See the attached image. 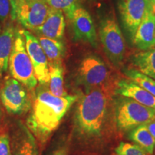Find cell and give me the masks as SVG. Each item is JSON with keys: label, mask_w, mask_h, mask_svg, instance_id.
<instances>
[{"label": "cell", "mask_w": 155, "mask_h": 155, "mask_svg": "<svg viewBox=\"0 0 155 155\" xmlns=\"http://www.w3.org/2000/svg\"><path fill=\"white\" fill-rule=\"evenodd\" d=\"M116 81L96 87L78 97L75 114V128L77 134L85 139L101 136L111 103L115 96Z\"/></svg>", "instance_id": "6da1fadb"}, {"label": "cell", "mask_w": 155, "mask_h": 155, "mask_svg": "<svg viewBox=\"0 0 155 155\" xmlns=\"http://www.w3.org/2000/svg\"><path fill=\"white\" fill-rule=\"evenodd\" d=\"M78 98L76 95L53 96L45 85H40L38 88L32 99L27 126L39 143L45 144Z\"/></svg>", "instance_id": "7a4b0ae2"}, {"label": "cell", "mask_w": 155, "mask_h": 155, "mask_svg": "<svg viewBox=\"0 0 155 155\" xmlns=\"http://www.w3.org/2000/svg\"><path fill=\"white\" fill-rule=\"evenodd\" d=\"M114 118L119 131L127 132L147 124L155 116V109L131 98L119 96L113 98Z\"/></svg>", "instance_id": "3957f363"}, {"label": "cell", "mask_w": 155, "mask_h": 155, "mask_svg": "<svg viewBox=\"0 0 155 155\" xmlns=\"http://www.w3.org/2000/svg\"><path fill=\"white\" fill-rule=\"evenodd\" d=\"M8 69L13 78L33 91L38 85L32 62L29 57L22 30L16 31L14 43L9 56Z\"/></svg>", "instance_id": "277c9868"}, {"label": "cell", "mask_w": 155, "mask_h": 155, "mask_svg": "<svg viewBox=\"0 0 155 155\" xmlns=\"http://www.w3.org/2000/svg\"><path fill=\"white\" fill-rule=\"evenodd\" d=\"M99 37L104 52L115 66H119L126 54L125 40L114 17H107L101 21Z\"/></svg>", "instance_id": "5b68a950"}, {"label": "cell", "mask_w": 155, "mask_h": 155, "mask_svg": "<svg viewBox=\"0 0 155 155\" xmlns=\"http://www.w3.org/2000/svg\"><path fill=\"white\" fill-rule=\"evenodd\" d=\"M12 19H17L30 32H36L43 24L50 7L45 1L10 0Z\"/></svg>", "instance_id": "8992f818"}, {"label": "cell", "mask_w": 155, "mask_h": 155, "mask_svg": "<svg viewBox=\"0 0 155 155\" xmlns=\"http://www.w3.org/2000/svg\"><path fill=\"white\" fill-rule=\"evenodd\" d=\"M28 89L16 79L7 77L0 89V99L9 114L22 115L32 108V99Z\"/></svg>", "instance_id": "52a82bcc"}, {"label": "cell", "mask_w": 155, "mask_h": 155, "mask_svg": "<svg viewBox=\"0 0 155 155\" xmlns=\"http://www.w3.org/2000/svg\"><path fill=\"white\" fill-rule=\"evenodd\" d=\"M111 73L104 62L98 56H86L78 68L77 81L86 91L111 81Z\"/></svg>", "instance_id": "ba28073f"}, {"label": "cell", "mask_w": 155, "mask_h": 155, "mask_svg": "<svg viewBox=\"0 0 155 155\" xmlns=\"http://www.w3.org/2000/svg\"><path fill=\"white\" fill-rule=\"evenodd\" d=\"M25 47L30 57L35 77L40 85H46L49 81V64L48 58L38 41V38L28 30H22Z\"/></svg>", "instance_id": "9c48e42d"}, {"label": "cell", "mask_w": 155, "mask_h": 155, "mask_svg": "<svg viewBox=\"0 0 155 155\" xmlns=\"http://www.w3.org/2000/svg\"><path fill=\"white\" fill-rule=\"evenodd\" d=\"M149 9L150 7L147 0H119V9L122 22L132 38Z\"/></svg>", "instance_id": "30bf717a"}, {"label": "cell", "mask_w": 155, "mask_h": 155, "mask_svg": "<svg viewBox=\"0 0 155 155\" xmlns=\"http://www.w3.org/2000/svg\"><path fill=\"white\" fill-rule=\"evenodd\" d=\"M70 20L73 27V36L75 40L88 42L94 47L97 45V35L94 21L86 9L78 7L73 12Z\"/></svg>", "instance_id": "8fae6325"}, {"label": "cell", "mask_w": 155, "mask_h": 155, "mask_svg": "<svg viewBox=\"0 0 155 155\" xmlns=\"http://www.w3.org/2000/svg\"><path fill=\"white\" fill-rule=\"evenodd\" d=\"M115 93L155 109V96L131 79L122 78L116 81Z\"/></svg>", "instance_id": "7c38bea8"}, {"label": "cell", "mask_w": 155, "mask_h": 155, "mask_svg": "<svg viewBox=\"0 0 155 155\" xmlns=\"http://www.w3.org/2000/svg\"><path fill=\"white\" fill-rule=\"evenodd\" d=\"M11 155H40L37 139L28 128L19 126L11 141Z\"/></svg>", "instance_id": "4fadbf2b"}, {"label": "cell", "mask_w": 155, "mask_h": 155, "mask_svg": "<svg viewBox=\"0 0 155 155\" xmlns=\"http://www.w3.org/2000/svg\"><path fill=\"white\" fill-rule=\"evenodd\" d=\"M133 42L141 50H147L155 46V12L152 9L147 10L136 31Z\"/></svg>", "instance_id": "5bb4252c"}, {"label": "cell", "mask_w": 155, "mask_h": 155, "mask_svg": "<svg viewBox=\"0 0 155 155\" xmlns=\"http://www.w3.org/2000/svg\"><path fill=\"white\" fill-rule=\"evenodd\" d=\"M65 28V16L63 12L50 7L44 23L35 32L39 36L54 40H63Z\"/></svg>", "instance_id": "9a60e30c"}, {"label": "cell", "mask_w": 155, "mask_h": 155, "mask_svg": "<svg viewBox=\"0 0 155 155\" xmlns=\"http://www.w3.org/2000/svg\"><path fill=\"white\" fill-rule=\"evenodd\" d=\"M17 30L12 24H8L0 33V77L8 70L15 36Z\"/></svg>", "instance_id": "2e32d148"}, {"label": "cell", "mask_w": 155, "mask_h": 155, "mask_svg": "<svg viewBox=\"0 0 155 155\" xmlns=\"http://www.w3.org/2000/svg\"><path fill=\"white\" fill-rule=\"evenodd\" d=\"M38 39L48 58L49 66L63 65L65 55V46L63 40H54L42 36H38Z\"/></svg>", "instance_id": "e0dca14e"}, {"label": "cell", "mask_w": 155, "mask_h": 155, "mask_svg": "<svg viewBox=\"0 0 155 155\" xmlns=\"http://www.w3.org/2000/svg\"><path fill=\"white\" fill-rule=\"evenodd\" d=\"M131 62L135 69L155 80V46L136 53L131 57Z\"/></svg>", "instance_id": "ac0fdd59"}, {"label": "cell", "mask_w": 155, "mask_h": 155, "mask_svg": "<svg viewBox=\"0 0 155 155\" xmlns=\"http://www.w3.org/2000/svg\"><path fill=\"white\" fill-rule=\"evenodd\" d=\"M128 138L141 147L147 154L152 155L154 151L155 139L145 124L140 125L129 131Z\"/></svg>", "instance_id": "d6986e66"}, {"label": "cell", "mask_w": 155, "mask_h": 155, "mask_svg": "<svg viewBox=\"0 0 155 155\" xmlns=\"http://www.w3.org/2000/svg\"><path fill=\"white\" fill-rule=\"evenodd\" d=\"M49 81L46 84L48 91L53 96L65 97L68 94L64 88V69L63 65L49 66Z\"/></svg>", "instance_id": "ffe728a7"}, {"label": "cell", "mask_w": 155, "mask_h": 155, "mask_svg": "<svg viewBox=\"0 0 155 155\" xmlns=\"http://www.w3.org/2000/svg\"><path fill=\"white\" fill-rule=\"evenodd\" d=\"M124 74L131 79V81H134L136 83L141 86L145 90L150 92V94L154 95L155 96V80L152 78L147 76L143 74L142 73L139 72L138 70L135 68H127L124 70Z\"/></svg>", "instance_id": "44dd1931"}, {"label": "cell", "mask_w": 155, "mask_h": 155, "mask_svg": "<svg viewBox=\"0 0 155 155\" xmlns=\"http://www.w3.org/2000/svg\"><path fill=\"white\" fill-rule=\"evenodd\" d=\"M50 7L63 12L68 18H72L73 12L78 8V0H45Z\"/></svg>", "instance_id": "7402d4cb"}, {"label": "cell", "mask_w": 155, "mask_h": 155, "mask_svg": "<svg viewBox=\"0 0 155 155\" xmlns=\"http://www.w3.org/2000/svg\"><path fill=\"white\" fill-rule=\"evenodd\" d=\"M116 155H150L137 144L128 142H121L116 147Z\"/></svg>", "instance_id": "603a6c76"}, {"label": "cell", "mask_w": 155, "mask_h": 155, "mask_svg": "<svg viewBox=\"0 0 155 155\" xmlns=\"http://www.w3.org/2000/svg\"><path fill=\"white\" fill-rule=\"evenodd\" d=\"M12 17L10 0H0V21L5 23Z\"/></svg>", "instance_id": "cb8c5ba5"}, {"label": "cell", "mask_w": 155, "mask_h": 155, "mask_svg": "<svg viewBox=\"0 0 155 155\" xmlns=\"http://www.w3.org/2000/svg\"><path fill=\"white\" fill-rule=\"evenodd\" d=\"M0 155H11L10 139L5 133L0 134Z\"/></svg>", "instance_id": "d4e9b609"}, {"label": "cell", "mask_w": 155, "mask_h": 155, "mask_svg": "<svg viewBox=\"0 0 155 155\" xmlns=\"http://www.w3.org/2000/svg\"><path fill=\"white\" fill-rule=\"evenodd\" d=\"M145 126H146L147 129H148V131H150V133L155 139V116L152 120H150V121L145 124Z\"/></svg>", "instance_id": "484cf974"}, {"label": "cell", "mask_w": 155, "mask_h": 155, "mask_svg": "<svg viewBox=\"0 0 155 155\" xmlns=\"http://www.w3.org/2000/svg\"><path fill=\"white\" fill-rule=\"evenodd\" d=\"M50 155H68V148L65 145L61 146L52 152Z\"/></svg>", "instance_id": "4316f807"}, {"label": "cell", "mask_w": 155, "mask_h": 155, "mask_svg": "<svg viewBox=\"0 0 155 155\" xmlns=\"http://www.w3.org/2000/svg\"><path fill=\"white\" fill-rule=\"evenodd\" d=\"M149 4V7L152 9L153 11L155 12V0H147Z\"/></svg>", "instance_id": "83f0119b"}, {"label": "cell", "mask_w": 155, "mask_h": 155, "mask_svg": "<svg viewBox=\"0 0 155 155\" xmlns=\"http://www.w3.org/2000/svg\"><path fill=\"white\" fill-rule=\"evenodd\" d=\"M2 119V111H1V108H0V121H1Z\"/></svg>", "instance_id": "f1b7e54d"}, {"label": "cell", "mask_w": 155, "mask_h": 155, "mask_svg": "<svg viewBox=\"0 0 155 155\" xmlns=\"http://www.w3.org/2000/svg\"><path fill=\"white\" fill-rule=\"evenodd\" d=\"M30 1H45V0H30Z\"/></svg>", "instance_id": "f546056e"}, {"label": "cell", "mask_w": 155, "mask_h": 155, "mask_svg": "<svg viewBox=\"0 0 155 155\" xmlns=\"http://www.w3.org/2000/svg\"><path fill=\"white\" fill-rule=\"evenodd\" d=\"M2 32V26H1V24H0V33H1Z\"/></svg>", "instance_id": "4dcf8cb0"}, {"label": "cell", "mask_w": 155, "mask_h": 155, "mask_svg": "<svg viewBox=\"0 0 155 155\" xmlns=\"http://www.w3.org/2000/svg\"><path fill=\"white\" fill-rule=\"evenodd\" d=\"M154 150H155V147H154Z\"/></svg>", "instance_id": "1f68e13d"}]
</instances>
